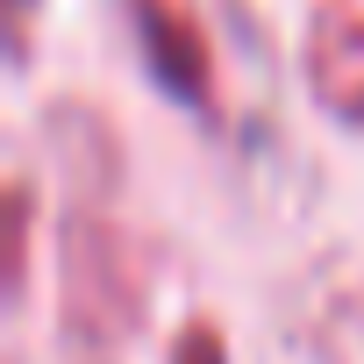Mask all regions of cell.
Returning <instances> with one entry per match:
<instances>
[{"label": "cell", "mask_w": 364, "mask_h": 364, "mask_svg": "<svg viewBox=\"0 0 364 364\" xmlns=\"http://www.w3.org/2000/svg\"><path fill=\"white\" fill-rule=\"evenodd\" d=\"M65 321H72V336H100V343H114V321H107V307H100V293H122L129 307H136V272H129V257H122V236L107 229V222H93V215H79L72 229H65Z\"/></svg>", "instance_id": "obj_1"}, {"label": "cell", "mask_w": 364, "mask_h": 364, "mask_svg": "<svg viewBox=\"0 0 364 364\" xmlns=\"http://www.w3.org/2000/svg\"><path fill=\"white\" fill-rule=\"evenodd\" d=\"M136 22L150 29V50H157V72L178 79V93L200 100L208 93V50H200V29L186 22V8H164V0H136Z\"/></svg>", "instance_id": "obj_2"}, {"label": "cell", "mask_w": 364, "mask_h": 364, "mask_svg": "<svg viewBox=\"0 0 364 364\" xmlns=\"http://www.w3.org/2000/svg\"><path fill=\"white\" fill-rule=\"evenodd\" d=\"M178 364H222L215 336H208V328H193V336H186V350H178Z\"/></svg>", "instance_id": "obj_3"}]
</instances>
